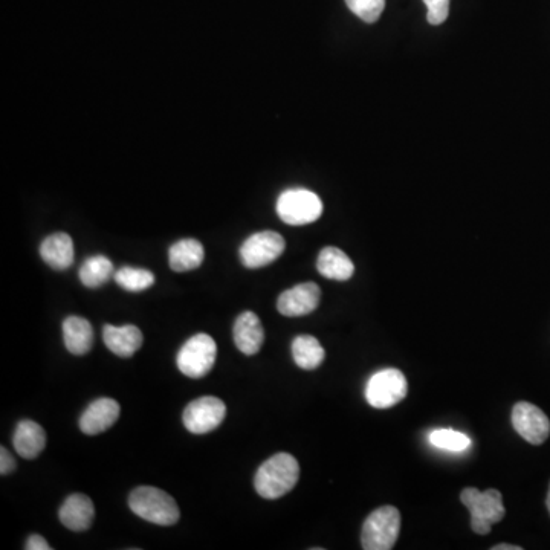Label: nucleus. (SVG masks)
I'll return each instance as SVG.
<instances>
[{"label":"nucleus","instance_id":"1","mask_svg":"<svg viewBox=\"0 0 550 550\" xmlns=\"http://www.w3.org/2000/svg\"><path fill=\"white\" fill-rule=\"evenodd\" d=\"M300 479V465L297 459L288 453H279L269 457L254 477L257 494L263 499H280L291 492Z\"/></svg>","mask_w":550,"mask_h":550},{"label":"nucleus","instance_id":"2","mask_svg":"<svg viewBox=\"0 0 550 550\" xmlns=\"http://www.w3.org/2000/svg\"><path fill=\"white\" fill-rule=\"evenodd\" d=\"M129 506L133 514L159 526L178 523L181 512L172 495L153 486H140L130 494Z\"/></svg>","mask_w":550,"mask_h":550},{"label":"nucleus","instance_id":"3","mask_svg":"<svg viewBox=\"0 0 550 550\" xmlns=\"http://www.w3.org/2000/svg\"><path fill=\"white\" fill-rule=\"evenodd\" d=\"M460 500L471 514V529L476 534L488 535L491 528L505 517L503 497L497 489L479 491L477 488L463 489Z\"/></svg>","mask_w":550,"mask_h":550},{"label":"nucleus","instance_id":"4","mask_svg":"<svg viewBox=\"0 0 550 550\" xmlns=\"http://www.w3.org/2000/svg\"><path fill=\"white\" fill-rule=\"evenodd\" d=\"M401 532V514L395 506H381L366 518L361 531L364 550H390Z\"/></svg>","mask_w":550,"mask_h":550},{"label":"nucleus","instance_id":"5","mask_svg":"<svg viewBox=\"0 0 550 550\" xmlns=\"http://www.w3.org/2000/svg\"><path fill=\"white\" fill-rule=\"evenodd\" d=\"M277 214L285 224L294 227L312 224L323 214V202L314 191L291 188L283 191L277 199Z\"/></svg>","mask_w":550,"mask_h":550},{"label":"nucleus","instance_id":"6","mask_svg":"<svg viewBox=\"0 0 550 550\" xmlns=\"http://www.w3.org/2000/svg\"><path fill=\"white\" fill-rule=\"evenodd\" d=\"M217 344L210 335L198 334L181 347L176 364L188 378L199 379L211 372L216 363Z\"/></svg>","mask_w":550,"mask_h":550},{"label":"nucleus","instance_id":"7","mask_svg":"<svg viewBox=\"0 0 550 550\" xmlns=\"http://www.w3.org/2000/svg\"><path fill=\"white\" fill-rule=\"evenodd\" d=\"M408 384L401 370L385 369L367 382L366 399L372 407L384 410L399 404L407 396Z\"/></svg>","mask_w":550,"mask_h":550},{"label":"nucleus","instance_id":"8","mask_svg":"<svg viewBox=\"0 0 550 550\" xmlns=\"http://www.w3.org/2000/svg\"><path fill=\"white\" fill-rule=\"evenodd\" d=\"M285 239L275 231H260L253 234L240 246V260L250 269L271 265L285 251Z\"/></svg>","mask_w":550,"mask_h":550},{"label":"nucleus","instance_id":"9","mask_svg":"<svg viewBox=\"0 0 550 550\" xmlns=\"http://www.w3.org/2000/svg\"><path fill=\"white\" fill-rule=\"evenodd\" d=\"M227 416L224 402L214 396H202L190 402L184 410V425L190 433L207 434L216 430Z\"/></svg>","mask_w":550,"mask_h":550},{"label":"nucleus","instance_id":"10","mask_svg":"<svg viewBox=\"0 0 550 550\" xmlns=\"http://www.w3.org/2000/svg\"><path fill=\"white\" fill-rule=\"evenodd\" d=\"M512 425L526 442L541 445L549 439L550 421L544 411L531 402H518L512 410Z\"/></svg>","mask_w":550,"mask_h":550},{"label":"nucleus","instance_id":"11","mask_svg":"<svg viewBox=\"0 0 550 550\" xmlns=\"http://www.w3.org/2000/svg\"><path fill=\"white\" fill-rule=\"evenodd\" d=\"M321 291L315 283H301L280 295L277 309L285 317H303L320 305Z\"/></svg>","mask_w":550,"mask_h":550},{"label":"nucleus","instance_id":"12","mask_svg":"<svg viewBox=\"0 0 550 550\" xmlns=\"http://www.w3.org/2000/svg\"><path fill=\"white\" fill-rule=\"evenodd\" d=\"M120 411V404L115 399H97L81 415L80 430L88 436L104 433L118 421Z\"/></svg>","mask_w":550,"mask_h":550},{"label":"nucleus","instance_id":"13","mask_svg":"<svg viewBox=\"0 0 550 550\" xmlns=\"http://www.w3.org/2000/svg\"><path fill=\"white\" fill-rule=\"evenodd\" d=\"M95 508L85 494H71L60 506L59 518L69 531L85 532L94 523Z\"/></svg>","mask_w":550,"mask_h":550},{"label":"nucleus","instance_id":"14","mask_svg":"<svg viewBox=\"0 0 550 550\" xmlns=\"http://www.w3.org/2000/svg\"><path fill=\"white\" fill-rule=\"evenodd\" d=\"M103 341L107 349L120 358H130L143 346V332L133 324L126 326H112L106 324L103 327Z\"/></svg>","mask_w":550,"mask_h":550},{"label":"nucleus","instance_id":"15","mask_svg":"<svg viewBox=\"0 0 550 550\" xmlns=\"http://www.w3.org/2000/svg\"><path fill=\"white\" fill-rule=\"evenodd\" d=\"M234 343L243 355H256L265 343L262 321L254 312L246 311L234 324Z\"/></svg>","mask_w":550,"mask_h":550},{"label":"nucleus","instance_id":"16","mask_svg":"<svg viewBox=\"0 0 550 550\" xmlns=\"http://www.w3.org/2000/svg\"><path fill=\"white\" fill-rule=\"evenodd\" d=\"M40 256L55 271H65L74 263V242L66 233H54L40 245Z\"/></svg>","mask_w":550,"mask_h":550},{"label":"nucleus","instance_id":"17","mask_svg":"<svg viewBox=\"0 0 550 550\" xmlns=\"http://www.w3.org/2000/svg\"><path fill=\"white\" fill-rule=\"evenodd\" d=\"M13 445L23 459H36L46 447V433L37 422L22 421L14 431Z\"/></svg>","mask_w":550,"mask_h":550},{"label":"nucleus","instance_id":"18","mask_svg":"<svg viewBox=\"0 0 550 550\" xmlns=\"http://www.w3.org/2000/svg\"><path fill=\"white\" fill-rule=\"evenodd\" d=\"M63 340L72 355H86L94 344L92 324L83 317H68L63 321Z\"/></svg>","mask_w":550,"mask_h":550},{"label":"nucleus","instance_id":"19","mask_svg":"<svg viewBox=\"0 0 550 550\" xmlns=\"http://www.w3.org/2000/svg\"><path fill=\"white\" fill-rule=\"evenodd\" d=\"M317 269L323 277L337 282L352 279L355 266L344 251L335 246H327L321 250L317 260Z\"/></svg>","mask_w":550,"mask_h":550},{"label":"nucleus","instance_id":"20","mask_svg":"<svg viewBox=\"0 0 550 550\" xmlns=\"http://www.w3.org/2000/svg\"><path fill=\"white\" fill-rule=\"evenodd\" d=\"M204 257V246L196 239H182L170 246L169 263L175 272L198 269L204 262Z\"/></svg>","mask_w":550,"mask_h":550},{"label":"nucleus","instance_id":"21","mask_svg":"<svg viewBox=\"0 0 550 550\" xmlns=\"http://www.w3.org/2000/svg\"><path fill=\"white\" fill-rule=\"evenodd\" d=\"M292 356L300 369L315 370L323 364L326 352L317 338L311 335H300L292 341Z\"/></svg>","mask_w":550,"mask_h":550},{"label":"nucleus","instance_id":"22","mask_svg":"<svg viewBox=\"0 0 550 550\" xmlns=\"http://www.w3.org/2000/svg\"><path fill=\"white\" fill-rule=\"evenodd\" d=\"M78 275H80V282L86 288H100L114 277V263L110 262L106 256L89 257L81 266Z\"/></svg>","mask_w":550,"mask_h":550},{"label":"nucleus","instance_id":"23","mask_svg":"<svg viewBox=\"0 0 550 550\" xmlns=\"http://www.w3.org/2000/svg\"><path fill=\"white\" fill-rule=\"evenodd\" d=\"M115 282L129 292H141L155 285V275L149 269L124 266L114 275Z\"/></svg>","mask_w":550,"mask_h":550},{"label":"nucleus","instance_id":"24","mask_svg":"<svg viewBox=\"0 0 550 550\" xmlns=\"http://www.w3.org/2000/svg\"><path fill=\"white\" fill-rule=\"evenodd\" d=\"M430 442L434 447L440 448V450L453 451V453L468 450L471 444H473L470 437L466 436V434L450 430V428L434 430L430 434Z\"/></svg>","mask_w":550,"mask_h":550},{"label":"nucleus","instance_id":"25","mask_svg":"<svg viewBox=\"0 0 550 550\" xmlns=\"http://www.w3.org/2000/svg\"><path fill=\"white\" fill-rule=\"evenodd\" d=\"M347 8L366 23H375L385 8V0H346Z\"/></svg>","mask_w":550,"mask_h":550},{"label":"nucleus","instance_id":"26","mask_svg":"<svg viewBox=\"0 0 550 550\" xmlns=\"http://www.w3.org/2000/svg\"><path fill=\"white\" fill-rule=\"evenodd\" d=\"M427 5V19L431 25H442L450 16V0H424Z\"/></svg>","mask_w":550,"mask_h":550},{"label":"nucleus","instance_id":"27","mask_svg":"<svg viewBox=\"0 0 550 550\" xmlns=\"http://www.w3.org/2000/svg\"><path fill=\"white\" fill-rule=\"evenodd\" d=\"M16 468V460L11 456L10 451L7 448H0V474L7 476V474L13 473Z\"/></svg>","mask_w":550,"mask_h":550},{"label":"nucleus","instance_id":"28","mask_svg":"<svg viewBox=\"0 0 550 550\" xmlns=\"http://www.w3.org/2000/svg\"><path fill=\"white\" fill-rule=\"evenodd\" d=\"M26 549L28 550H49L51 549V546H49L48 541L45 540V538L40 537V535H31L30 538H28V541H26Z\"/></svg>","mask_w":550,"mask_h":550},{"label":"nucleus","instance_id":"29","mask_svg":"<svg viewBox=\"0 0 550 550\" xmlns=\"http://www.w3.org/2000/svg\"><path fill=\"white\" fill-rule=\"evenodd\" d=\"M492 550H523V547L514 546V544H497V546L492 547Z\"/></svg>","mask_w":550,"mask_h":550},{"label":"nucleus","instance_id":"30","mask_svg":"<svg viewBox=\"0 0 550 550\" xmlns=\"http://www.w3.org/2000/svg\"><path fill=\"white\" fill-rule=\"evenodd\" d=\"M546 506H547V511H549V514H550V486H549V492H547Z\"/></svg>","mask_w":550,"mask_h":550}]
</instances>
